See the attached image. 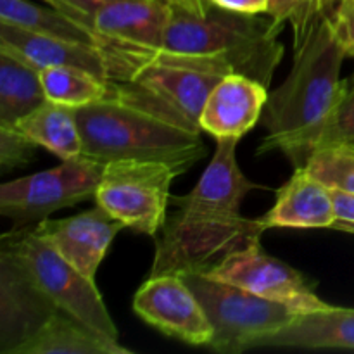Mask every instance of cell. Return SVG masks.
Returning <instances> with one entry per match:
<instances>
[{
	"label": "cell",
	"instance_id": "1",
	"mask_svg": "<svg viewBox=\"0 0 354 354\" xmlns=\"http://www.w3.org/2000/svg\"><path fill=\"white\" fill-rule=\"evenodd\" d=\"M213 159L185 196H171L165 225L156 235L149 277L207 273L228 254L261 241L265 225L241 214L251 182L237 162V138H220Z\"/></svg>",
	"mask_w": 354,
	"mask_h": 354
},
{
	"label": "cell",
	"instance_id": "2",
	"mask_svg": "<svg viewBox=\"0 0 354 354\" xmlns=\"http://www.w3.org/2000/svg\"><path fill=\"white\" fill-rule=\"evenodd\" d=\"M346 57L330 17L324 14L294 47L292 69L286 82L270 92L259 121L266 137L256 154L279 151L294 168L308 165L348 86V80L341 78Z\"/></svg>",
	"mask_w": 354,
	"mask_h": 354
},
{
	"label": "cell",
	"instance_id": "3",
	"mask_svg": "<svg viewBox=\"0 0 354 354\" xmlns=\"http://www.w3.org/2000/svg\"><path fill=\"white\" fill-rule=\"evenodd\" d=\"M282 30L283 24L270 16L235 12L209 0L203 14L169 6L165 50L213 59L228 73H241L270 88L283 59Z\"/></svg>",
	"mask_w": 354,
	"mask_h": 354
},
{
	"label": "cell",
	"instance_id": "4",
	"mask_svg": "<svg viewBox=\"0 0 354 354\" xmlns=\"http://www.w3.org/2000/svg\"><path fill=\"white\" fill-rule=\"evenodd\" d=\"M83 156L106 162L118 159L159 161L178 175L206 158L201 133L183 130L114 97L76 109Z\"/></svg>",
	"mask_w": 354,
	"mask_h": 354
},
{
	"label": "cell",
	"instance_id": "5",
	"mask_svg": "<svg viewBox=\"0 0 354 354\" xmlns=\"http://www.w3.org/2000/svg\"><path fill=\"white\" fill-rule=\"evenodd\" d=\"M232 75L213 59L162 50L130 80H109L107 95L162 121L201 133V114L214 86Z\"/></svg>",
	"mask_w": 354,
	"mask_h": 354
},
{
	"label": "cell",
	"instance_id": "6",
	"mask_svg": "<svg viewBox=\"0 0 354 354\" xmlns=\"http://www.w3.org/2000/svg\"><path fill=\"white\" fill-rule=\"evenodd\" d=\"M169 6L162 0H111L82 21L113 82L130 80L165 50Z\"/></svg>",
	"mask_w": 354,
	"mask_h": 354
},
{
	"label": "cell",
	"instance_id": "7",
	"mask_svg": "<svg viewBox=\"0 0 354 354\" xmlns=\"http://www.w3.org/2000/svg\"><path fill=\"white\" fill-rule=\"evenodd\" d=\"M0 245L12 251L23 261L57 310L107 339L120 341L118 328L97 290L95 280H90L66 261L54 248L38 237L33 227L12 228L2 235Z\"/></svg>",
	"mask_w": 354,
	"mask_h": 354
},
{
	"label": "cell",
	"instance_id": "8",
	"mask_svg": "<svg viewBox=\"0 0 354 354\" xmlns=\"http://www.w3.org/2000/svg\"><path fill=\"white\" fill-rule=\"evenodd\" d=\"M180 277L201 301L213 325L214 334L207 346L213 351L235 354L251 349L258 339L279 332L299 313L234 283L211 279L206 273Z\"/></svg>",
	"mask_w": 354,
	"mask_h": 354
},
{
	"label": "cell",
	"instance_id": "9",
	"mask_svg": "<svg viewBox=\"0 0 354 354\" xmlns=\"http://www.w3.org/2000/svg\"><path fill=\"white\" fill-rule=\"evenodd\" d=\"M178 173L166 162L118 159L104 165L95 203L124 228L156 237L168 216L169 189Z\"/></svg>",
	"mask_w": 354,
	"mask_h": 354
},
{
	"label": "cell",
	"instance_id": "10",
	"mask_svg": "<svg viewBox=\"0 0 354 354\" xmlns=\"http://www.w3.org/2000/svg\"><path fill=\"white\" fill-rule=\"evenodd\" d=\"M104 165L82 156L0 185V214L12 228L35 227L52 213L95 199Z\"/></svg>",
	"mask_w": 354,
	"mask_h": 354
},
{
	"label": "cell",
	"instance_id": "11",
	"mask_svg": "<svg viewBox=\"0 0 354 354\" xmlns=\"http://www.w3.org/2000/svg\"><path fill=\"white\" fill-rule=\"evenodd\" d=\"M206 275L286 304L299 313L330 306L317 296L315 283L306 275L268 254L261 248V241L228 254Z\"/></svg>",
	"mask_w": 354,
	"mask_h": 354
},
{
	"label": "cell",
	"instance_id": "12",
	"mask_svg": "<svg viewBox=\"0 0 354 354\" xmlns=\"http://www.w3.org/2000/svg\"><path fill=\"white\" fill-rule=\"evenodd\" d=\"M133 311L162 334L190 346H209L213 325L180 275L147 277L133 296Z\"/></svg>",
	"mask_w": 354,
	"mask_h": 354
},
{
	"label": "cell",
	"instance_id": "13",
	"mask_svg": "<svg viewBox=\"0 0 354 354\" xmlns=\"http://www.w3.org/2000/svg\"><path fill=\"white\" fill-rule=\"evenodd\" d=\"M55 311L19 258L0 245V353L14 354Z\"/></svg>",
	"mask_w": 354,
	"mask_h": 354
},
{
	"label": "cell",
	"instance_id": "14",
	"mask_svg": "<svg viewBox=\"0 0 354 354\" xmlns=\"http://www.w3.org/2000/svg\"><path fill=\"white\" fill-rule=\"evenodd\" d=\"M33 228L38 237L54 248L66 261L90 280H95L100 263L124 225L97 204L76 216L62 220L47 218Z\"/></svg>",
	"mask_w": 354,
	"mask_h": 354
},
{
	"label": "cell",
	"instance_id": "15",
	"mask_svg": "<svg viewBox=\"0 0 354 354\" xmlns=\"http://www.w3.org/2000/svg\"><path fill=\"white\" fill-rule=\"evenodd\" d=\"M268 95V86L258 80L241 73L227 75L206 99L201 114V128L214 140H241L261 121Z\"/></svg>",
	"mask_w": 354,
	"mask_h": 354
},
{
	"label": "cell",
	"instance_id": "16",
	"mask_svg": "<svg viewBox=\"0 0 354 354\" xmlns=\"http://www.w3.org/2000/svg\"><path fill=\"white\" fill-rule=\"evenodd\" d=\"M259 221L270 228H332L337 221L332 189L306 166L294 168V175L277 190L275 204Z\"/></svg>",
	"mask_w": 354,
	"mask_h": 354
},
{
	"label": "cell",
	"instance_id": "17",
	"mask_svg": "<svg viewBox=\"0 0 354 354\" xmlns=\"http://www.w3.org/2000/svg\"><path fill=\"white\" fill-rule=\"evenodd\" d=\"M0 50L16 55L38 71L48 66H75L109 80L106 61L95 45L48 37L14 24L0 23Z\"/></svg>",
	"mask_w": 354,
	"mask_h": 354
},
{
	"label": "cell",
	"instance_id": "18",
	"mask_svg": "<svg viewBox=\"0 0 354 354\" xmlns=\"http://www.w3.org/2000/svg\"><path fill=\"white\" fill-rule=\"evenodd\" d=\"M252 348L354 349V310L328 306L297 313L289 325L258 339Z\"/></svg>",
	"mask_w": 354,
	"mask_h": 354
},
{
	"label": "cell",
	"instance_id": "19",
	"mask_svg": "<svg viewBox=\"0 0 354 354\" xmlns=\"http://www.w3.org/2000/svg\"><path fill=\"white\" fill-rule=\"evenodd\" d=\"M14 354H133L64 311H55Z\"/></svg>",
	"mask_w": 354,
	"mask_h": 354
},
{
	"label": "cell",
	"instance_id": "20",
	"mask_svg": "<svg viewBox=\"0 0 354 354\" xmlns=\"http://www.w3.org/2000/svg\"><path fill=\"white\" fill-rule=\"evenodd\" d=\"M17 131L26 135L38 147L57 156L61 161L83 156V140L80 133L76 109L45 100L41 106L21 118L14 124Z\"/></svg>",
	"mask_w": 354,
	"mask_h": 354
},
{
	"label": "cell",
	"instance_id": "21",
	"mask_svg": "<svg viewBox=\"0 0 354 354\" xmlns=\"http://www.w3.org/2000/svg\"><path fill=\"white\" fill-rule=\"evenodd\" d=\"M47 100L40 71L0 50V127H14Z\"/></svg>",
	"mask_w": 354,
	"mask_h": 354
},
{
	"label": "cell",
	"instance_id": "22",
	"mask_svg": "<svg viewBox=\"0 0 354 354\" xmlns=\"http://www.w3.org/2000/svg\"><path fill=\"white\" fill-rule=\"evenodd\" d=\"M0 23L14 24L35 33L95 45L92 33L52 6L30 0H0Z\"/></svg>",
	"mask_w": 354,
	"mask_h": 354
},
{
	"label": "cell",
	"instance_id": "23",
	"mask_svg": "<svg viewBox=\"0 0 354 354\" xmlns=\"http://www.w3.org/2000/svg\"><path fill=\"white\" fill-rule=\"evenodd\" d=\"M40 78L47 100L73 109L99 102L109 93V80L75 66H48Z\"/></svg>",
	"mask_w": 354,
	"mask_h": 354
},
{
	"label": "cell",
	"instance_id": "24",
	"mask_svg": "<svg viewBox=\"0 0 354 354\" xmlns=\"http://www.w3.org/2000/svg\"><path fill=\"white\" fill-rule=\"evenodd\" d=\"M306 168L330 189L354 194L353 142H334V144L322 145L311 154Z\"/></svg>",
	"mask_w": 354,
	"mask_h": 354
},
{
	"label": "cell",
	"instance_id": "25",
	"mask_svg": "<svg viewBox=\"0 0 354 354\" xmlns=\"http://www.w3.org/2000/svg\"><path fill=\"white\" fill-rule=\"evenodd\" d=\"M337 0H270L268 16L280 24H290L294 47L306 38L315 21L330 14Z\"/></svg>",
	"mask_w": 354,
	"mask_h": 354
},
{
	"label": "cell",
	"instance_id": "26",
	"mask_svg": "<svg viewBox=\"0 0 354 354\" xmlns=\"http://www.w3.org/2000/svg\"><path fill=\"white\" fill-rule=\"evenodd\" d=\"M38 145L17 131L14 127H0V171H7L28 166L35 158Z\"/></svg>",
	"mask_w": 354,
	"mask_h": 354
},
{
	"label": "cell",
	"instance_id": "27",
	"mask_svg": "<svg viewBox=\"0 0 354 354\" xmlns=\"http://www.w3.org/2000/svg\"><path fill=\"white\" fill-rule=\"evenodd\" d=\"M334 142H353L354 144V83L348 82L346 92L335 106L324 133H322L318 147ZM317 147V149H318Z\"/></svg>",
	"mask_w": 354,
	"mask_h": 354
},
{
	"label": "cell",
	"instance_id": "28",
	"mask_svg": "<svg viewBox=\"0 0 354 354\" xmlns=\"http://www.w3.org/2000/svg\"><path fill=\"white\" fill-rule=\"evenodd\" d=\"M328 17L346 55L354 57V0H337Z\"/></svg>",
	"mask_w": 354,
	"mask_h": 354
},
{
	"label": "cell",
	"instance_id": "29",
	"mask_svg": "<svg viewBox=\"0 0 354 354\" xmlns=\"http://www.w3.org/2000/svg\"><path fill=\"white\" fill-rule=\"evenodd\" d=\"M44 2L59 9L61 12H64L66 16H69L73 21L80 24L93 10L99 9L104 3L111 2V0H44Z\"/></svg>",
	"mask_w": 354,
	"mask_h": 354
},
{
	"label": "cell",
	"instance_id": "30",
	"mask_svg": "<svg viewBox=\"0 0 354 354\" xmlns=\"http://www.w3.org/2000/svg\"><path fill=\"white\" fill-rule=\"evenodd\" d=\"M214 6L223 9L245 14H266L270 0H209Z\"/></svg>",
	"mask_w": 354,
	"mask_h": 354
},
{
	"label": "cell",
	"instance_id": "31",
	"mask_svg": "<svg viewBox=\"0 0 354 354\" xmlns=\"http://www.w3.org/2000/svg\"><path fill=\"white\" fill-rule=\"evenodd\" d=\"M332 197H334L337 220L351 221V223H354V194L332 189Z\"/></svg>",
	"mask_w": 354,
	"mask_h": 354
},
{
	"label": "cell",
	"instance_id": "32",
	"mask_svg": "<svg viewBox=\"0 0 354 354\" xmlns=\"http://www.w3.org/2000/svg\"><path fill=\"white\" fill-rule=\"evenodd\" d=\"M168 6H176L183 7V9H189L196 14H203L206 10L207 0H162Z\"/></svg>",
	"mask_w": 354,
	"mask_h": 354
},
{
	"label": "cell",
	"instance_id": "33",
	"mask_svg": "<svg viewBox=\"0 0 354 354\" xmlns=\"http://www.w3.org/2000/svg\"><path fill=\"white\" fill-rule=\"evenodd\" d=\"M332 230H339V232H344V234L354 235V223H351V221L337 220L334 225H332Z\"/></svg>",
	"mask_w": 354,
	"mask_h": 354
},
{
	"label": "cell",
	"instance_id": "34",
	"mask_svg": "<svg viewBox=\"0 0 354 354\" xmlns=\"http://www.w3.org/2000/svg\"><path fill=\"white\" fill-rule=\"evenodd\" d=\"M348 82H349V83H354V75L351 76V78H349V80H348Z\"/></svg>",
	"mask_w": 354,
	"mask_h": 354
}]
</instances>
